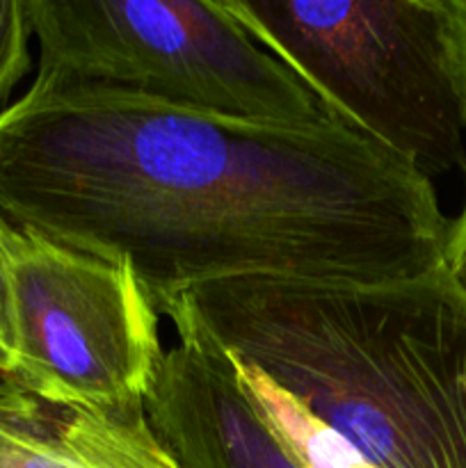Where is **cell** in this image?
Wrapping results in <instances>:
<instances>
[{"instance_id":"obj_1","label":"cell","mask_w":466,"mask_h":468,"mask_svg":"<svg viewBox=\"0 0 466 468\" xmlns=\"http://www.w3.org/2000/svg\"><path fill=\"white\" fill-rule=\"evenodd\" d=\"M0 215L128 265L158 314L231 279L425 277L450 227L432 181L336 117L274 122L44 82L0 110Z\"/></svg>"},{"instance_id":"obj_2","label":"cell","mask_w":466,"mask_h":468,"mask_svg":"<svg viewBox=\"0 0 466 468\" xmlns=\"http://www.w3.org/2000/svg\"><path fill=\"white\" fill-rule=\"evenodd\" d=\"M160 314L263 373L377 468H466V300L443 268L373 286L231 279Z\"/></svg>"},{"instance_id":"obj_3","label":"cell","mask_w":466,"mask_h":468,"mask_svg":"<svg viewBox=\"0 0 466 468\" xmlns=\"http://www.w3.org/2000/svg\"><path fill=\"white\" fill-rule=\"evenodd\" d=\"M332 117L428 181L464 169L441 0H224Z\"/></svg>"},{"instance_id":"obj_4","label":"cell","mask_w":466,"mask_h":468,"mask_svg":"<svg viewBox=\"0 0 466 468\" xmlns=\"http://www.w3.org/2000/svg\"><path fill=\"white\" fill-rule=\"evenodd\" d=\"M35 82L274 122H323L313 91L224 0H26Z\"/></svg>"},{"instance_id":"obj_5","label":"cell","mask_w":466,"mask_h":468,"mask_svg":"<svg viewBox=\"0 0 466 468\" xmlns=\"http://www.w3.org/2000/svg\"><path fill=\"white\" fill-rule=\"evenodd\" d=\"M18 387L64 405H144L164 350L158 311L128 265L9 224L5 233Z\"/></svg>"},{"instance_id":"obj_6","label":"cell","mask_w":466,"mask_h":468,"mask_svg":"<svg viewBox=\"0 0 466 468\" xmlns=\"http://www.w3.org/2000/svg\"><path fill=\"white\" fill-rule=\"evenodd\" d=\"M146 414L185 468H306L217 343L176 329Z\"/></svg>"},{"instance_id":"obj_7","label":"cell","mask_w":466,"mask_h":468,"mask_svg":"<svg viewBox=\"0 0 466 468\" xmlns=\"http://www.w3.org/2000/svg\"><path fill=\"white\" fill-rule=\"evenodd\" d=\"M0 468L185 466L160 439L146 405H64L0 373Z\"/></svg>"},{"instance_id":"obj_8","label":"cell","mask_w":466,"mask_h":468,"mask_svg":"<svg viewBox=\"0 0 466 468\" xmlns=\"http://www.w3.org/2000/svg\"><path fill=\"white\" fill-rule=\"evenodd\" d=\"M236 368L247 391L306 468H377L341 434L304 410L295 398L270 382L263 373L240 361H236Z\"/></svg>"},{"instance_id":"obj_9","label":"cell","mask_w":466,"mask_h":468,"mask_svg":"<svg viewBox=\"0 0 466 468\" xmlns=\"http://www.w3.org/2000/svg\"><path fill=\"white\" fill-rule=\"evenodd\" d=\"M32 23L26 0H0V110L30 71Z\"/></svg>"},{"instance_id":"obj_10","label":"cell","mask_w":466,"mask_h":468,"mask_svg":"<svg viewBox=\"0 0 466 468\" xmlns=\"http://www.w3.org/2000/svg\"><path fill=\"white\" fill-rule=\"evenodd\" d=\"M441 7L446 21L448 58H450L452 78H455L466 126V0H441Z\"/></svg>"},{"instance_id":"obj_11","label":"cell","mask_w":466,"mask_h":468,"mask_svg":"<svg viewBox=\"0 0 466 468\" xmlns=\"http://www.w3.org/2000/svg\"><path fill=\"white\" fill-rule=\"evenodd\" d=\"M443 272L450 279L452 286L457 288L466 300V165H464V204H461L460 215L448 227L446 250H443Z\"/></svg>"},{"instance_id":"obj_12","label":"cell","mask_w":466,"mask_h":468,"mask_svg":"<svg viewBox=\"0 0 466 468\" xmlns=\"http://www.w3.org/2000/svg\"><path fill=\"white\" fill-rule=\"evenodd\" d=\"M9 222L0 215V346L7 352L9 364L14 370V329H12V297H9V268H7V247H5V233ZM9 370V375H12Z\"/></svg>"},{"instance_id":"obj_13","label":"cell","mask_w":466,"mask_h":468,"mask_svg":"<svg viewBox=\"0 0 466 468\" xmlns=\"http://www.w3.org/2000/svg\"><path fill=\"white\" fill-rule=\"evenodd\" d=\"M9 370H12V364H9L7 352H5V350H3V346H0V373H3V375H9Z\"/></svg>"}]
</instances>
